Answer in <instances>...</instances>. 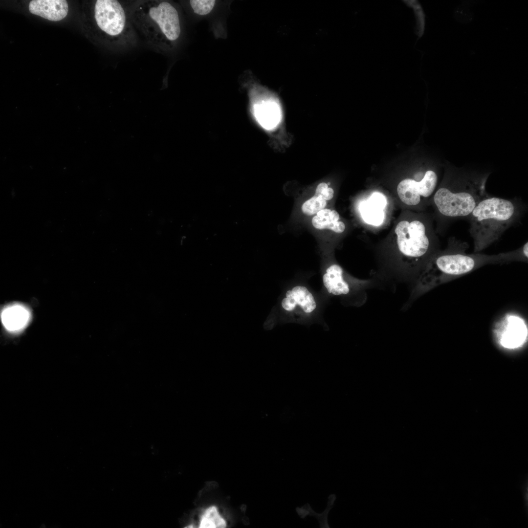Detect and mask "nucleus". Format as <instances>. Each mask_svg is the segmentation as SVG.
<instances>
[{"label": "nucleus", "mask_w": 528, "mask_h": 528, "mask_svg": "<svg viewBox=\"0 0 528 528\" xmlns=\"http://www.w3.org/2000/svg\"><path fill=\"white\" fill-rule=\"evenodd\" d=\"M466 242L454 237L449 239L446 249L427 264L412 292L418 297L445 282L460 277L488 264H503L512 261H524L527 258L526 247L496 255L478 253L468 254Z\"/></svg>", "instance_id": "nucleus-1"}, {"label": "nucleus", "mask_w": 528, "mask_h": 528, "mask_svg": "<svg viewBox=\"0 0 528 528\" xmlns=\"http://www.w3.org/2000/svg\"><path fill=\"white\" fill-rule=\"evenodd\" d=\"M29 10L49 21H59L66 16L68 6L65 0H33L29 2Z\"/></svg>", "instance_id": "nucleus-9"}, {"label": "nucleus", "mask_w": 528, "mask_h": 528, "mask_svg": "<svg viewBox=\"0 0 528 528\" xmlns=\"http://www.w3.org/2000/svg\"><path fill=\"white\" fill-rule=\"evenodd\" d=\"M340 216L335 210L324 208L317 212L312 219V224L318 229H329L341 233L345 229V224L339 221Z\"/></svg>", "instance_id": "nucleus-13"}, {"label": "nucleus", "mask_w": 528, "mask_h": 528, "mask_svg": "<svg viewBox=\"0 0 528 528\" xmlns=\"http://www.w3.org/2000/svg\"><path fill=\"white\" fill-rule=\"evenodd\" d=\"M30 317L29 309L19 304L7 306L1 313L3 326L11 333H18L23 330L28 324Z\"/></svg>", "instance_id": "nucleus-10"}, {"label": "nucleus", "mask_w": 528, "mask_h": 528, "mask_svg": "<svg viewBox=\"0 0 528 528\" xmlns=\"http://www.w3.org/2000/svg\"><path fill=\"white\" fill-rule=\"evenodd\" d=\"M409 7L413 9L416 19V33L419 38L423 34L425 26V15L423 9L417 0H404Z\"/></svg>", "instance_id": "nucleus-20"}, {"label": "nucleus", "mask_w": 528, "mask_h": 528, "mask_svg": "<svg viewBox=\"0 0 528 528\" xmlns=\"http://www.w3.org/2000/svg\"><path fill=\"white\" fill-rule=\"evenodd\" d=\"M362 217L367 223L377 226L380 225L384 219L383 209L374 205L369 200L363 202L361 206Z\"/></svg>", "instance_id": "nucleus-16"}, {"label": "nucleus", "mask_w": 528, "mask_h": 528, "mask_svg": "<svg viewBox=\"0 0 528 528\" xmlns=\"http://www.w3.org/2000/svg\"><path fill=\"white\" fill-rule=\"evenodd\" d=\"M315 194L321 195L326 200H329L333 198L334 191L332 188L329 187L326 183L322 182L317 185Z\"/></svg>", "instance_id": "nucleus-22"}, {"label": "nucleus", "mask_w": 528, "mask_h": 528, "mask_svg": "<svg viewBox=\"0 0 528 528\" xmlns=\"http://www.w3.org/2000/svg\"><path fill=\"white\" fill-rule=\"evenodd\" d=\"M225 521L219 515L217 508L211 506L208 508L202 516L199 528H222L226 527Z\"/></svg>", "instance_id": "nucleus-18"}, {"label": "nucleus", "mask_w": 528, "mask_h": 528, "mask_svg": "<svg viewBox=\"0 0 528 528\" xmlns=\"http://www.w3.org/2000/svg\"><path fill=\"white\" fill-rule=\"evenodd\" d=\"M437 181V175L432 170L427 171L422 179L417 181V188L421 198H427L432 195L436 187Z\"/></svg>", "instance_id": "nucleus-17"}, {"label": "nucleus", "mask_w": 528, "mask_h": 528, "mask_svg": "<svg viewBox=\"0 0 528 528\" xmlns=\"http://www.w3.org/2000/svg\"><path fill=\"white\" fill-rule=\"evenodd\" d=\"M135 1L97 0L93 5L95 26L110 45L119 51L132 48L137 43V35L132 20Z\"/></svg>", "instance_id": "nucleus-4"}, {"label": "nucleus", "mask_w": 528, "mask_h": 528, "mask_svg": "<svg viewBox=\"0 0 528 528\" xmlns=\"http://www.w3.org/2000/svg\"><path fill=\"white\" fill-rule=\"evenodd\" d=\"M189 2L194 13L199 15H205L209 13L213 9L216 1L214 0H191Z\"/></svg>", "instance_id": "nucleus-21"}, {"label": "nucleus", "mask_w": 528, "mask_h": 528, "mask_svg": "<svg viewBox=\"0 0 528 528\" xmlns=\"http://www.w3.org/2000/svg\"><path fill=\"white\" fill-rule=\"evenodd\" d=\"M286 297L282 301V307L287 311L293 310L299 305L306 313L312 312L316 308V303L311 293L305 286H296L286 292Z\"/></svg>", "instance_id": "nucleus-11"}, {"label": "nucleus", "mask_w": 528, "mask_h": 528, "mask_svg": "<svg viewBox=\"0 0 528 528\" xmlns=\"http://www.w3.org/2000/svg\"><path fill=\"white\" fill-rule=\"evenodd\" d=\"M439 188L433 202L439 214L448 222L468 219L478 203L489 196L484 189V177H457Z\"/></svg>", "instance_id": "nucleus-5"}, {"label": "nucleus", "mask_w": 528, "mask_h": 528, "mask_svg": "<svg viewBox=\"0 0 528 528\" xmlns=\"http://www.w3.org/2000/svg\"><path fill=\"white\" fill-rule=\"evenodd\" d=\"M323 281L330 293L340 295L350 292L349 285L343 279V270L337 264H332L327 269Z\"/></svg>", "instance_id": "nucleus-12"}, {"label": "nucleus", "mask_w": 528, "mask_h": 528, "mask_svg": "<svg viewBox=\"0 0 528 528\" xmlns=\"http://www.w3.org/2000/svg\"><path fill=\"white\" fill-rule=\"evenodd\" d=\"M369 201L374 205L383 210L386 204V200L384 196L379 193H374L373 194L370 198Z\"/></svg>", "instance_id": "nucleus-23"}, {"label": "nucleus", "mask_w": 528, "mask_h": 528, "mask_svg": "<svg viewBox=\"0 0 528 528\" xmlns=\"http://www.w3.org/2000/svg\"><path fill=\"white\" fill-rule=\"evenodd\" d=\"M496 337L503 347L512 349L522 346L527 338V328L523 320L516 316H506L495 328Z\"/></svg>", "instance_id": "nucleus-7"}, {"label": "nucleus", "mask_w": 528, "mask_h": 528, "mask_svg": "<svg viewBox=\"0 0 528 528\" xmlns=\"http://www.w3.org/2000/svg\"><path fill=\"white\" fill-rule=\"evenodd\" d=\"M395 233L400 252L416 262L424 260L432 251V239L424 221L402 220L396 225Z\"/></svg>", "instance_id": "nucleus-6"}, {"label": "nucleus", "mask_w": 528, "mask_h": 528, "mask_svg": "<svg viewBox=\"0 0 528 528\" xmlns=\"http://www.w3.org/2000/svg\"><path fill=\"white\" fill-rule=\"evenodd\" d=\"M252 112L258 123L266 130L275 129L282 118L280 105L272 96L257 98L253 103Z\"/></svg>", "instance_id": "nucleus-8"}, {"label": "nucleus", "mask_w": 528, "mask_h": 528, "mask_svg": "<svg viewBox=\"0 0 528 528\" xmlns=\"http://www.w3.org/2000/svg\"><path fill=\"white\" fill-rule=\"evenodd\" d=\"M526 210L518 199L488 196L481 200L470 215L469 232L478 253L498 241L510 227L519 221Z\"/></svg>", "instance_id": "nucleus-2"}, {"label": "nucleus", "mask_w": 528, "mask_h": 528, "mask_svg": "<svg viewBox=\"0 0 528 528\" xmlns=\"http://www.w3.org/2000/svg\"><path fill=\"white\" fill-rule=\"evenodd\" d=\"M335 498V497L334 495H330L329 496L328 505L325 510L321 513H318L315 512L312 509L308 503L305 505L301 508L297 507L296 511L299 516L302 518H304L308 515L314 516L318 520L321 528H329L328 523V515L330 510L332 507Z\"/></svg>", "instance_id": "nucleus-15"}, {"label": "nucleus", "mask_w": 528, "mask_h": 528, "mask_svg": "<svg viewBox=\"0 0 528 528\" xmlns=\"http://www.w3.org/2000/svg\"><path fill=\"white\" fill-rule=\"evenodd\" d=\"M327 204V200L322 196L315 194L313 197L306 200L302 204L301 209L304 214L308 216H312L324 209Z\"/></svg>", "instance_id": "nucleus-19"}, {"label": "nucleus", "mask_w": 528, "mask_h": 528, "mask_svg": "<svg viewBox=\"0 0 528 528\" xmlns=\"http://www.w3.org/2000/svg\"><path fill=\"white\" fill-rule=\"evenodd\" d=\"M132 20L136 31L159 53L168 49L181 34L178 10L167 0H136Z\"/></svg>", "instance_id": "nucleus-3"}, {"label": "nucleus", "mask_w": 528, "mask_h": 528, "mask_svg": "<svg viewBox=\"0 0 528 528\" xmlns=\"http://www.w3.org/2000/svg\"><path fill=\"white\" fill-rule=\"evenodd\" d=\"M417 181L405 179L398 184L397 192L399 198L404 203L409 206H417L421 203L417 185Z\"/></svg>", "instance_id": "nucleus-14"}]
</instances>
